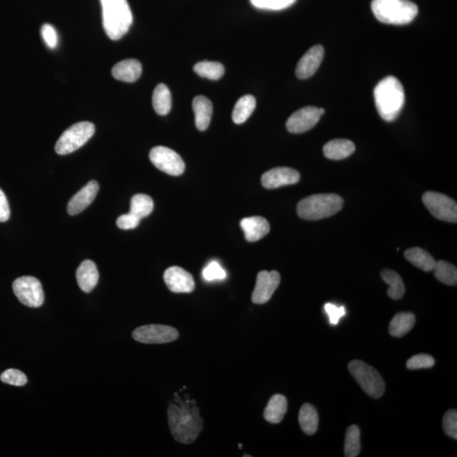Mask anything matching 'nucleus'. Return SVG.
Masks as SVG:
<instances>
[{"instance_id":"nucleus-1","label":"nucleus","mask_w":457,"mask_h":457,"mask_svg":"<svg viewBox=\"0 0 457 457\" xmlns=\"http://www.w3.org/2000/svg\"><path fill=\"white\" fill-rule=\"evenodd\" d=\"M171 404L168 409L169 425L174 439L179 443L191 444L198 439L202 430L200 411L194 401Z\"/></svg>"},{"instance_id":"nucleus-2","label":"nucleus","mask_w":457,"mask_h":457,"mask_svg":"<svg viewBox=\"0 0 457 457\" xmlns=\"http://www.w3.org/2000/svg\"><path fill=\"white\" fill-rule=\"evenodd\" d=\"M374 96L380 117L386 121H395L405 103L404 88L400 80L395 76H387L375 87Z\"/></svg>"},{"instance_id":"nucleus-3","label":"nucleus","mask_w":457,"mask_h":457,"mask_svg":"<svg viewBox=\"0 0 457 457\" xmlns=\"http://www.w3.org/2000/svg\"><path fill=\"white\" fill-rule=\"evenodd\" d=\"M103 26L114 41L125 36L132 25L133 17L128 0H101Z\"/></svg>"},{"instance_id":"nucleus-4","label":"nucleus","mask_w":457,"mask_h":457,"mask_svg":"<svg viewBox=\"0 0 457 457\" xmlns=\"http://www.w3.org/2000/svg\"><path fill=\"white\" fill-rule=\"evenodd\" d=\"M372 10L378 21L390 25L409 24L418 13L416 3L409 0H372Z\"/></svg>"},{"instance_id":"nucleus-5","label":"nucleus","mask_w":457,"mask_h":457,"mask_svg":"<svg viewBox=\"0 0 457 457\" xmlns=\"http://www.w3.org/2000/svg\"><path fill=\"white\" fill-rule=\"evenodd\" d=\"M343 205V199L336 194H315L299 202L297 210L303 220L318 221L332 216Z\"/></svg>"},{"instance_id":"nucleus-6","label":"nucleus","mask_w":457,"mask_h":457,"mask_svg":"<svg viewBox=\"0 0 457 457\" xmlns=\"http://www.w3.org/2000/svg\"><path fill=\"white\" fill-rule=\"evenodd\" d=\"M348 368L356 382L370 397L378 399L385 393V381L375 368L359 360L352 361Z\"/></svg>"},{"instance_id":"nucleus-7","label":"nucleus","mask_w":457,"mask_h":457,"mask_svg":"<svg viewBox=\"0 0 457 457\" xmlns=\"http://www.w3.org/2000/svg\"><path fill=\"white\" fill-rule=\"evenodd\" d=\"M95 126L93 123L83 121L76 123L69 128L58 139L55 152L60 155H70L86 144L94 135Z\"/></svg>"},{"instance_id":"nucleus-8","label":"nucleus","mask_w":457,"mask_h":457,"mask_svg":"<svg viewBox=\"0 0 457 457\" xmlns=\"http://www.w3.org/2000/svg\"><path fill=\"white\" fill-rule=\"evenodd\" d=\"M13 291L23 305L40 307L44 302V293L42 284L33 276H22L13 282Z\"/></svg>"},{"instance_id":"nucleus-9","label":"nucleus","mask_w":457,"mask_h":457,"mask_svg":"<svg viewBox=\"0 0 457 457\" xmlns=\"http://www.w3.org/2000/svg\"><path fill=\"white\" fill-rule=\"evenodd\" d=\"M422 202L436 218L443 221L456 223V202L447 195L427 191L422 196Z\"/></svg>"},{"instance_id":"nucleus-10","label":"nucleus","mask_w":457,"mask_h":457,"mask_svg":"<svg viewBox=\"0 0 457 457\" xmlns=\"http://www.w3.org/2000/svg\"><path fill=\"white\" fill-rule=\"evenodd\" d=\"M149 159L159 171L170 175L178 176L185 171V163L182 157L172 149L157 146L149 153Z\"/></svg>"},{"instance_id":"nucleus-11","label":"nucleus","mask_w":457,"mask_h":457,"mask_svg":"<svg viewBox=\"0 0 457 457\" xmlns=\"http://www.w3.org/2000/svg\"><path fill=\"white\" fill-rule=\"evenodd\" d=\"M133 339L144 344H164L179 338L178 330L169 325H148L134 330Z\"/></svg>"},{"instance_id":"nucleus-12","label":"nucleus","mask_w":457,"mask_h":457,"mask_svg":"<svg viewBox=\"0 0 457 457\" xmlns=\"http://www.w3.org/2000/svg\"><path fill=\"white\" fill-rule=\"evenodd\" d=\"M280 283V275L277 271H261L257 274L255 289L252 301L255 304H264L270 300Z\"/></svg>"},{"instance_id":"nucleus-13","label":"nucleus","mask_w":457,"mask_h":457,"mask_svg":"<svg viewBox=\"0 0 457 457\" xmlns=\"http://www.w3.org/2000/svg\"><path fill=\"white\" fill-rule=\"evenodd\" d=\"M322 117L320 109L316 107L307 106L295 111L288 119L286 128L291 133H303L314 128Z\"/></svg>"},{"instance_id":"nucleus-14","label":"nucleus","mask_w":457,"mask_h":457,"mask_svg":"<svg viewBox=\"0 0 457 457\" xmlns=\"http://www.w3.org/2000/svg\"><path fill=\"white\" fill-rule=\"evenodd\" d=\"M164 279L169 289L174 293H190L195 289L193 275L180 267L167 268L164 274Z\"/></svg>"},{"instance_id":"nucleus-15","label":"nucleus","mask_w":457,"mask_h":457,"mask_svg":"<svg viewBox=\"0 0 457 457\" xmlns=\"http://www.w3.org/2000/svg\"><path fill=\"white\" fill-rule=\"evenodd\" d=\"M300 180L299 172L288 167H277L264 173L262 185L267 189H275L283 186L293 185Z\"/></svg>"},{"instance_id":"nucleus-16","label":"nucleus","mask_w":457,"mask_h":457,"mask_svg":"<svg viewBox=\"0 0 457 457\" xmlns=\"http://www.w3.org/2000/svg\"><path fill=\"white\" fill-rule=\"evenodd\" d=\"M325 49L321 45H315L302 57L295 69L299 79L311 78L318 71L324 59Z\"/></svg>"},{"instance_id":"nucleus-17","label":"nucleus","mask_w":457,"mask_h":457,"mask_svg":"<svg viewBox=\"0 0 457 457\" xmlns=\"http://www.w3.org/2000/svg\"><path fill=\"white\" fill-rule=\"evenodd\" d=\"M98 191V183L96 180H91L69 202L67 205L68 214L70 215H76L82 213L83 210H85L94 202Z\"/></svg>"},{"instance_id":"nucleus-18","label":"nucleus","mask_w":457,"mask_h":457,"mask_svg":"<svg viewBox=\"0 0 457 457\" xmlns=\"http://www.w3.org/2000/svg\"><path fill=\"white\" fill-rule=\"evenodd\" d=\"M245 240L255 243L262 239L270 230V223L266 218L261 216H253L243 218L241 221Z\"/></svg>"},{"instance_id":"nucleus-19","label":"nucleus","mask_w":457,"mask_h":457,"mask_svg":"<svg viewBox=\"0 0 457 457\" xmlns=\"http://www.w3.org/2000/svg\"><path fill=\"white\" fill-rule=\"evenodd\" d=\"M98 279V270L93 261H83L76 270V280L84 293H91L97 286Z\"/></svg>"},{"instance_id":"nucleus-20","label":"nucleus","mask_w":457,"mask_h":457,"mask_svg":"<svg viewBox=\"0 0 457 457\" xmlns=\"http://www.w3.org/2000/svg\"><path fill=\"white\" fill-rule=\"evenodd\" d=\"M143 67L141 64L135 59H128L121 61L112 69V75L117 80L125 83H134L139 79Z\"/></svg>"},{"instance_id":"nucleus-21","label":"nucleus","mask_w":457,"mask_h":457,"mask_svg":"<svg viewBox=\"0 0 457 457\" xmlns=\"http://www.w3.org/2000/svg\"><path fill=\"white\" fill-rule=\"evenodd\" d=\"M193 107L196 126L199 130L203 132L209 126L213 114V103L205 96H198L193 99Z\"/></svg>"},{"instance_id":"nucleus-22","label":"nucleus","mask_w":457,"mask_h":457,"mask_svg":"<svg viewBox=\"0 0 457 457\" xmlns=\"http://www.w3.org/2000/svg\"><path fill=\"white\" fill-rule=\"evenodd\" d=\"M287 408V399L284 395L279 394L273 395L264 410L265 420L270 424H279L285 417Z\"/></svg>"},{"instance_id":"nucleus-23","label":"nucleus","mask_w":457,"mask_h":457,"mask_svg":"<svg viewBox=\"0 0 457 457\" xmlns=\"http://www.w3.org/2000/svg\"><path fill=\"white\" fill-rule=\"evenodd\" d=\"M355 144L347 139H336L329 141L324 147V153L329 159H344L355 152Z\"/></svg>"},{"instance_id":"nucleus-24","label":"nucleus","mask_w":457,"mask_h":457,"mask_svg":"<svg viewBox=\"0 0 457 457\" xmlns=\"http://www.w3.org/2000/svg\"><path fill=\"white\" fill-rule=\"evenodd\" d=\"M406 260L420 270L425 272L433 271L436 261L431 255L420 248H413L405 252Z\"/></svg>"},{"instance_id":"nucleus-25","label":"nucleus","mask_w":457,"mask_h":457,"mask_svg":"<svg viewBox=\"0 0 457 457\" xmlns=\"http://www.w3.org/2000/svg\"><path fill=\"white\" fill-rule=\"evenodd\" d=\"M298 420L302 431L306 435L313 436L316 433L318 427V415L313 405L306 403L301 407Z\"/></svg>"},{"instance_id":"nucleus-26","label":"nucleus","mask_w":457,"mask_h":457,"mask_svg":"<svg viewBox=\"0 0 457 457\" xmlns=\"http://www.w3.org/2000/svg\"><path fill=\"white\" fill-rule=\"evenodd\" d=\"M415 315L412 313H400L393 318L390 324V334L400 338L411 331L415 325Z\"/></svg>"},{"instance_id":"nucleus-27","label":"nucleus","mask_w":457,"mask_h":457,"mask_svg":"<svg viewBox=\"0 0 457 457\" xmlns=\"http://www.w3.org/2000/svg\"><path fill=\"white\" fill-rule=\"evenodd\" d=\"M256 107V98L252 95L241 97L234 107L232 120L237 125L243 124L251 117Z\"/></svg>"},{"instance_id":"nucleus-28","label":"nucleus","mask_w":457,"mask_h":457,"mask_svg":"<svg viewBox=\"0 0 457 457\" xmlns=\"http://www.w3.org/2000/svg\"><path fill=\"white\" fill-rule=\"evenodd\" d=\"M153 106L157 114L166 115L172 106L171 94L166 85L161 83L155 87L153 94Z\"/></svg>"},{"instance_id":"nucleus-29","label":"nucleus","mask_w":457,"mask_h":457,"mask_svg":"<svg viewBox=\"0 0 457 457\" xmlns=\"http://www.w3.org/2000/svg\"><path fill=\"white\" fill-rule=\"evenodd\" d=\"M381 277L388 285V295L394 300L402 299L405 294L404 282L400 275L397 272L391 270H383L381 271Z\"/></svg>"},{"instance_id":"nucleus-30","label":"nucleus","mask_w":457,"mask_h":457,"mask_svg":"<svg viewBox=\"0 0 457 457\" xmlns=\"http://www.w3.org/2000/svg\"><path fill=\"white\" fill-rule=\"evenodd\" d=\"M436 277L440 282L448 286H456L457 270L454 265L447 262V261H439L436 262L433 270Z\"/></svg>"},{"instance_id":"nucleus-31","label":"nucleus","mask_w":457,"mask_h":457,"mask_svg":"<svg viewBox=\"0 0 457 457\" xmlns=\"http://www.w3.org/2000/svg\"><path fill=\"white\" fill-rule=\"evenodd\" d=\"M153 207L155 205L149 196L137 194L134 196L130 202V213L136 215L141 220L143 218L148 217L153 212Z\"/></svg>"},{"instance_id":"nucleus-32","label":"nucleus","mask_w":457,"mask_h":457,"mask_svg":"<svg viewBox=\"0 0 457 457\" xmlns=\"http://www.w3.org/2000/svg\"><path fill=\"white\" fill-rule=\"evenodd\" d=\"M194 71L201 78L218 80L225 74V67L221 63L213 61H202L195 64Z\"/></svg>"},{"instance_id":"nucleus-33","label":"nucleus","mask_w":457,"mask_h":457,"mask_svg":"<svg viewBox=\"0 0 457 457\" xmlns=\"http://www.w3.org/2000/svg\"><path fill=\"white\" fill-rule=\"evenodd\" d=\"M361 451L360 430L356 425L348 428L345 438V456L356 457Z\"/></svg>"},{"instance_id":"nucleus-34","label":"nucleus","mask_w":457,"mask_h":457,"mask_svg":"<svg viewBox=\"0 0 457 457\" xmlns=\"http://www.w3.org/2000/svg\"><path fill=\"white\" fill-rule=\"evenodd\" d=\"M297 0H250L253 6L265 10H282L294 5Z\"/></svg>"},{"instance_id":"nucleus-35","label":"nucleus","mask_w":457,"mask_h":457,"mask_svg":"<svg viewBox=\"0 0 457 457\" xmlns=\"http://www.w3.org/2000/svg\"><path fill=\"white\" fill-rule=\"evenodd\" d=\"M0 379H1L3 383H7V385L15 386H24L28 383V378H26L24 372L18 370H14V368H10V370L3 372L0 375Z\"/></svg>"},{"instance_id":"nucleus-36","label":"nucleus","mask_w":457,"mask_h":457,"mask_svg":"<svg viewBox=\"0 0 457 457\" xmlns=\"http://www.w3.org/2000/svg\"><path fill=\"white\" fill-rule=\"evenodd\" d=\"M226 272L221 265L213 261L210 262L202 270V277L207 282H214V280H223L226 278Z\"/></svg>"},{"instance_id":"nucleus-37","label":"nucleus","mask_w":457,"mask_h":457,"mask_svg":"<svg viewBox=\"0 0 457 457\" xmlns=\"http://www.w3.org/2000/svg\"><path fill=\"white\" fill-rule=\"evenodd\" d=\"M436 361L432 356L428 354H418L411 357L406 362L408 370H421V368H430L435 365Z\"/></svg>"},{"instance_id":"nucleus-38","label":"nucleus","mask_w":457,"mask_h":457,"mask_svg":"<svg viewBox=\"0 0 457 457\" xmlns=\"http://www.w3.org/2000/svg\"><path fill=\"white\" fill-rule=\"evenodd\" d=\"M443 428L445 435L452 439H457V412L456 410L448 411L443 418Z\"/></svg>"},{"instance_id":"nucleus-39","label":"nucleus","mask_w":457,"mask_h":457,"mask_svg":"<svg viewBox=\"0 0 457 457\" xmlns=\"http://www.w3.org/2000/svg\"><path fill=\"white\" fill-rule=\"evenodd\" d=\"M41 35L44 38L46 45L49 49H55L59 43V38L56 30L51 24H44L41 28Z\"/></svg>"},{"instance_id":"nucleus-40","label":"nucleus","mask_w":457,"mask_h":457,"mask_svg":"<svg viewBox=\"0 0 457 457\" xmlns=\"http://www.w3.org/2000/svg\"><path fill=\"white\" fill-rule=\"evenodd\" d=\"M325 310L326 313L329 315L330 324L333 325H336L340 318H343L347 313L344 306L338 307L333 304V303H326Z\"/></svg>"},{"instance_id":"nucleus-41","label":"nucleus","mask_w":457,"mask_h":457,"mask_svg":"<svg viewBox=\"0 0 457 457\" xmlns=\"http://www.w3.org/2000/svg\"><path fill=\"white\" fill-rule=\"evenodd\" d=\"M140 218L132 213L123 214L117 218V225L122 230L135 229L140 224Z\"/></svg>"},{"instance_id":"nucleus-42","label":"nucleus","mask_w":457,"mask_h":457,"mask_svg":"<svg viewBox=\"0 0 457 457\" xmlns=\"http://www.w3.org/2000/svg\"><path fill=\"white\" fill-rule=\"evenodd\" d=\"M10 216L9 202L3 191L0 189V222H6Z\"/></svg>"},{"instance_id":"nucleus-43","label":"nucleus","mask_w":457,"mask_h":457,"mask_svg":"<svg viewBox=\"0 0 457 457\" xmlns=\"http://www.w3.org/2000/svg\"><path fill=\"white\" fill-rule=\"evenodd\" d=\"M320 112L321 115H322L325 113V110L324 109H322V107H320Z\"/></svg>"}]
</instances>
